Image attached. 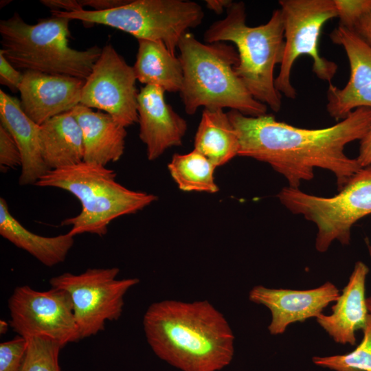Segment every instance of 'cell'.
I'll return each mask as SVG.
<instances>
[{
	"label": "cell",
	"mask_w": 371,
	"mask_h": 371,
	"mask_svg": "<svg viewBox=\"0 0 371 371\" xmlns=\"http://www.w3.org/2000/svg\"><path fill=\"white\" fill-rule=\"evenodd\" d=\"M361 343L352 352L329 357H313L314 364L335 371H371V314L363 330Z\"/></svg>",
	"instance_id": "d4e9b609"
},
{
	"label": "cell",
	"mask_w": 371,
	"mask_h": 371,
	"mask_svg": "<svg viewBox=\"0 0 371 371\" xmlns=\"http://www.w3.org/2000/svg\"><path fill=\"white\" fill-rule=\"evenodd\" d=\"M117 267L88 269L80 274L64 273L52 278V287L69 295L80 339L98 334L107 321L121 316L124 297L138 278L117 279Z\"/></svg>",
	"instance_id": "30bf717a"
},
{
	"label": "cell",
	"mask_w": 371,
	"mask_h": 371,
	"mask_svg": "<svg viewBox=\"0 0 371 371\" xmlns=\"http://www.w3.org/2000/svg\"><path fill=\"white\" fill-rule=\"evenodd\" d=\"M227 115L238 137V156L268 164L291 188L313 179L319 168L334 175L340 190L361 168L344 148L371 128L370 107L357 108L337 124L316 129L295 127L267 114L251 117L230 110Z\"/></svg>",
	"instance_id": "6da1fadb"
},
{
	"label": "cell",
	"mask_w": 371,
	"mask_h": 371,
	"mask_svg": "<svg viewBox=\"0 0 371 371\" xmlns=\"http://www.w3.org/2000/svg\"><path fill=\"white\" fill-rule=\"evenodd\" d=\"M368 267L355 263L347 285L341 291L329 315L320 314L317 322L336 343L355 345V332L365 328L369 315L365 297Z\"/></svg>",
	"instance_id": "2e32d148"
},
{
	"label": "cell",
	"mask_w": 371,
	"mask_h": 371,
	"mask_svg": "<svg viewBox=\"0 0 371 371\" xmlns=\"http://www.w3.org/2000/svg\"><path fill=\"white\" fill-rule=\"evenodd\" d=\"M0 234L47 267L64 262L74 244V236L69 233L47 237L30 232L12 215L6 201L2 197L0 198Z\"/></svg>",
	"instance_id": "ffe728a7"
},
{
	"label": "cell",
	"mask_w": 371,
	"mask_h": 371,
	"mask_svg": "<svg viewBox=\"0 0 371 371\" xmlns=\"http://www.w3.org/2000/svg\"><path fill=\"white\" fill-rule=\"evenodd\" d=\"M356 159L361 168L371 166V128L360 140L359 155Z\"/></svg>",
	"instance_id": "836d02e7"
},
{
	"label": "cell",
	"mask_w": 371,
	"mask_h": 371,
	"mask_svg": "<svg viewBox=\"0 0 371 371\" xmlns=\"http://www.w3.org/2000/svg\"><path fill=\"white\" fill-rule=\"evenodd\" d=\"M359 107L371 108V86L348 94H341L337 87L329 84L327 91L326 110L336 121L343 120Z\"/></svg>",
	"instance_id": "4316f807"
},
{
	"label": "cell",
	"mask_w": 371,
	"mask_h": 371,
	"mask_svg": "<svg viewBox=\"0 0 371 371\" xmlns=\"http://www.w3.org/2000/svg\"><path fill=\"white\" fill-rule=\"evenodd\" d=\"M177 49L183 74L179 93L187 114L201 106L229 108L251 117L267 114V106L251 95L234 71L239 59L233 46L201 43L187 32Z\"/></svg>",
	"instance_id": "3957f363"
},
{
	"label": "cell",
	"mask_w": 371,
	"mask_h": 371,
	"mask_svg": "<svg viewBox=\"0 0 371 371\" xmlns=\"http://www.w3.org/2000/svg\"><path fill=\"white\" fill-rule=\"evenodd\" d=\"M70 21L53 15L29 24L15 12L0 21V52L19 70L85 80L102 48L97 45L85 50L71 48L69 45Z\"/></svg>",
	"instance_id": "8992f818"
},
{
	"label": "cell",
	"mask_w": 371,
	"mask_h": 371,
	"mask_svg": "<svg viewBox=\"0 0 371 371\" xmlns=\"http://www.w3.org/2000/svg\"><path fill=\"white\" fill-rule=\"evenodd\" d=\"M339 25L350 30L371 9V0H334Z\"/></svg>",
	"instance_id": "f1b7e54d"
},
{
	"label": "cell",
	"mask_w": 371,
	"mask_h": 371,
	"mask_svg": "<svg viewBox=\"0 0 371 371\" xmlns=\"http://www.w3.org/2000/svg\"><path fill=\"white\" fill-rule=\"evenodd\" d=\"M0 121L14 139L21 154L20 186L35 185L48 171L42 158L38 125L22 109L18 98L0 90Z\"/></svg>",
	"instance_id": "e0dca14e"
},
{
	"label": "cell",
	"mask_w": 371,
	"mask_h": 371,
	"mask_svg": "<svg viewBox=\"0 0 371 371\" xmlns=\"http://www.w3.org/2000/svg\"><path fill=\"white\" fill-rule=\"evenodd\" d=\"M284 32L280 8L273 12L266 23L250 27L246 23L245 3L233 1L226 10V16L213 23L203 38L207 43L232 42L239 59L234 67L236 75L256 100L278 112L282 94L276 88L273 74L283 59Z\"/></svg>",
	"instance_id": "277c9868"
},
{
	"label": "cell",
	"mask_w": 371,
	"mask_h": 371,
	"mask_svg": "<svg viewBox=\"0 0 371 371\" xmlns=\"http://www.w3.org/2000/svg\"><path fill=\"white\" fill-rule=\"evenodd\" d=\"M133 67L137 80L145 85L179 92L183 79L181 63L160 41L139 39Z\"/></svg>",
	"instance_id": "44dd1931"
},
{
	"label": "cell",
	"mask_w": 371,
	"mask_h": 371,
	"mask_svg": "<svg viewBox=\"0 0 371 371\" xmlns=\"http://www.w3.org/2000/svg\"><path fill=\"white\" fill-rule=\"evenodd\" d=\"M130 0H82L78 1L80 5L90 7L95 11L113 9L127 3Z\"/></svg>",
	"instance_id": "d6a6232c"
},
{
	"label": "cell",
	"mask_w": 371,
	"mask_h": 371,
	"mask_svg": "<svg viewBox=\"0 0 371 371\" xmlns=\"http://www.w3.org/2000/svg\"><path fill=\"white\" fill-rule=\"evenodd\" d=\"M27 339L21 336L0 344V371H21Z\"/></svg>",
	"instance_id": "83f0119b"
},
{
	"label": "cell",
	"mask_w": 371,
	"mask_h": 371,
	"mask_svg": "<svg viewBox=\"0 0 371 371\" xmlns=\"http://www.w3.org/2000/svg\"><path fill=\"white\" fill-rule=\"evenodd\" d=\"M39 142L42 158L49 170L83 161L82 131L70 111L40 125Z\"/></svg>",
	"instance_id": "d6986e66"
},
{
	"label": "cell",
	"mask_w": 371,
	"mask_h": 371,
	"mask_svg": "<svg viewBox=\"0 0 371 371\" xmlns=\"http://www.w3.org/2000/svg\"><path fill=\"white\" fill-rule=\"evenodd\" d=\"M136 80L133 67L106 45L85 80L80 104L109 113L126 128L138 122Z\"/></svg>",
	"instance_id": "7c38bea8"
},
{
	"label": "cell",
	"mask_w": 371,
	"mask_h": 371,
	"mask_svg": "<svg viewBox=\"0 0 371 371\" xmlns=\"http://www.w3.org/2000/svg\"><path fill=\"white\" fill-rule=\"evenodd\" d=\"M239 140L227 113L204 108L194 137V149L216 167L238 155Z\"/></svg>",
	"instance_id": "7402d4cb"
},
{
	"label": "cell",
	"mask_w": 371,
	"mask_h": 371,
	"mask_svg": "<svg viewBox=\"0 0 371 371\" xmlns=\"http://www.w3.org/2000/svg\"><path fill=\"white\" fill-rule=\"evenodd\" d=\"M233 3L231 0H207L205 5L207 9L213 11L217 14H221L223 10H227Z\"/></svg>",
	"instance_id": "d590c367"
},
{
	"label": "cell",
	"mask_w": 371,
	"mask_h": 371,
	"mask_svg": "<svg viewBox=\"0 0 371 371\" xmlns=\"http://www.w3.org/2000/svg\"><path fill=\"white\" fill-rule=\"evenodd\" d=\"M168 167L172 179L183 191H218L214 177L216 166L194 149L186 154L174 155Z\"/></svg>",
	"instance_id": "603a6c76"
},
{
	"label": "cell",
	"mask_w": 371,
	"mask_h": 371,
	"mask_svg": "<svg viewBox=\"0 0 371 371\" xmlns=\"http://www.w3.org/2000/svg\"><path fill=\"white\" fill-rule=\"evenodd\" d=\"M27 339V346L21 371H60L58 356L63 347L47 337Z\"/></svg>",
	"instance_id": "484cf974"
},
{
	"label": "cell",
	"mask_w": 371,
	"mask_h": 371,
	"mask_svg": "<svg viewBox=\"0 0 371 371\" xmlns=\"http://www.w3.org/2000/svg\"><path fill=\"white\" fill-rule=\"evenodd\" d=\"M339 295L337 286L326 282L319 287L308 290L269 289L257 285L249 291V299L270 310L271 322L268 330L271 335H277L282 334L291 324L317 317Z\"/></svg>",
	"instance_id": "4fadbf2b"
},
{
	"label": "cell",
	"mask_w": 371,
	"mask_h": 371,
	"mask_svg": "<svg viewBox=\"0 0 371 371\" xmlns=\"http://www.w3.org/2000/svg\"><path fill=\"white\" fill-rule=\"evenodd\" d=\"M339 191L326 197L286 186L277 195L291 213L302 215L315 225V248L321 253L335 240L348 245L352 225L371 214V166L361 168Z\"/></svg>",
	"instance_id": "ba28073f"
},
{
	"label": "cell",
	"mask_w": 371,
	"mask_h": 371,
	"mask_svg": "<svg viewBox=\"0 0 371 371\" xmlns=\"http://www.w3.org/2000/svg\"><path fill=\"white\" fill-rule=\"evenodd\" d=\"M19 148L10 133L0 124V168L5 172L9 169L21 166Z\"/></svg>",
	"instance_id": "f546056e"
},
{
	"label": "cell",
	"mask_w": 371,
	"mask_h": 371,
	"mask_svg": "<svg viewBox=\"0 0 371 371\" xmlns=\"http://www.w3.org/2000/svg\"><path fill=\"white\" fill-rule=\"evenodd\" d=\"M279 5L285 45L275 86L287 98L295 99L297 92L291 81V70L300 56L312 59L313 72L321 80L331 84L337 73V65L319 54V38L324 24L337 17V12L334 0H280Z\"/></svg>",
	"instance_id": "9c48e42d"
},
{
	"label": "cell",
	"mask_w": 371,
	"mask_h": 371,
	"mask_svg": "<svg viewBox=\"0 0 371 371\" xmlns=\"http://www.w3.org/2000/svg\"><path fill=\"white\" fill-rule=\"evenodd\" d=\"M115 179L113 170L82 161L49 170L35 186L62 189L79 200L80 212L61 223L71 227L69 234L89 233L103 236L111 221L136 213L157 199L155 194L128 189Z\"/></svg>",
	"instance_id": "5b68a950"
},
{
	"label": "cell",
	"mask_w": 371,
	"mask_h": 371,
	"mask_svg": "<svg viewBox=\"0 0 371 371\" xmlns=\"http://www.w3.org/2000/svg\"><path fill=\"white\" fill-rule=\"evenodd\" d=\"M82 134L83 161L106 166L120 160L125 148L126 127L111 115L81 104L71 111Z\"/></svg>",
	"instance_id": "ac0fdd59"
},
{
	"label": "cell",
	"mask_w": 371,
	"mask_h": 371,
	"mask_svg": "<svg viewBox=\"0 0 371 371\" xmlns=\"http://www.w3.org/2000/svg\"><path fill=\"white\" fill-rule=\"evenodd\" d=\"M85 80L37 71L23 72L19 91L25 113L38 125L80 103Z\"/></svg>",
	"instance_id": "5bb4252c"
},
{
	"label": "cell",
	"mask_w": 371,
	"mask_h": 371,
	"mask_svg": "<svg viewBox=\"0 0 371 371\" xmlns=\"http://www.w3.org/2000/svg\"><path fill=\"white\" fill-rule=\"evenodd\" d=\"M368 251H369L370 256L371 258V245H368Z\"/></svg>",
	"instance_id": "f35d334b"
},
{
	"label": "cell",
	"mask_w": 371,
	"mask_h": 371,
	"mask_svg": "<svg viewBox=\"0 0 371 371\" xmlns=\"http://www.w3.org/2000/svg\"><path fill=\"white\" fill-rule=\"evenodd\" d=\"M41 3L52 11L63 10L61 11L71 12L83 8L76 0H42Z\"/></svg>",
	"instance_id": "e575fe53"
},
{
	"label": "cell",
	"mask_w": 371,
	"mask_h": 371,
	"mask_svg": "<svg viewBox=\"0 0 371 371\" xmlns=\"http://www.w3.org/2000/svg\"><path fill=\"white\" fill-rule=\"evenodd\" d=\"M366 304L368 312L370 313V314H371V297L366 298Z\"/></svg>",
	"instance_id": "8d00e7d4"
},
{
	"label": "cell",
	"mask_w": 371,
	"mask_h": 371,
	"mask_svg": "<svg viewBox=\"0 0 371 371\" xmlns=\"http://www.w3.org/2000/svg\"><path fill=\"white\" fill-rule=\"evenodd\" d=\"M146 340L161 359L182 371H218L234 354V335L207 300L153 303L143 319Z\"/></svg>",
	"instance_id": "7a4b0ae2"
},
{
	"label": "cell",
	"mask_w": 371,
	"mask_h": 371,
	"mask_svg": "<svg viewBox=\"0 0 371 371\" xmlns=\"http://www.w3.org/2000/svg\"><path fill=\"white\" fill-rule=\"evenodd\" d=\"M164 93L159 87L145 85L137 95L139 136L150 161L169 148L181 146L187 131L186 120L166 102Z\"/></svg>",
	"instance_id": "9a60e30c"
},
{
	"label": "cell",
	"mask_w": 371,
	"mask_h": 371,
	"mask_svg": "<svg viewBox=\"0 0 371 371\" xmlns=\"http://www.w3.org/2000/svg\"><path fill=\"white\" fill-rule=\"evenodd\" d=\"M52 15L79 20L87 25L109 26L137 40L160 41L175 55L180 38L202 23L204 12L199 3L188 0H130L107 10H56Z\"/></svg>",
	"instance_id": "52a82bcc"
},
{
	"label": "cell",
	"mask_w": 371,
	"mask_h": 371,
	"mask_svg": "<svg viewBox=\"0 0 371 371\" xmlns=\"http://www.w3.org/2000/svg\"><path fill=\"white\" fill-rule=\"evenodd\" d=\"M352 31L371 47V9L359 19Z\"/></svg>",
	"instance_id": "1f68e13d"
},
{
	"label": "cell",
	"mask_w": 371,
	"mask_h": 371,
	"mask_svg": "<svg viewBox=\"0 0 371 371\" xmlns=\"http://www.w3.org/2000/svg\"><path fill=\"white\" fill-rule=\"evenodd\" d=\"M23 73L16 69L0 52V83L12 92L19 91Z\"/></svg>",
	"instance_id": "4dcf8cb0"
},
{
	"label": "cell",
	"mask_w": 371,
	"mask_h": 371,
	"mask_svg": "<svg viewBox=\"0 0 371 371\" xmlns=\"http://www.w3.org/2000/svg\"><path fill=\"white\" fill-rule=\"evenodd\" d=\"M10 325L25 339L47 337L63 347L80 340L69 294L52 287L37 291L27 285L15 288L8 299Z\"/></svg>",
	"instance_id": "8fae6325"
},
{
	"label": "cell",
	"mask_w": 371,
	"mask_h": 371,
	"mask_svg": "<svg viewBox=\"0 0 371 371\" xmlns=\"http://www.w3.org/2000/svg\"><path fill=\"white\" fill-rule=\"evenodd\" d=\"M329 36L333 43L344 48L350 65L349 80L344 87H337V91L348 94L371 86V47L353 31L339 25Z\"/></svg>",
	"instance_id": "cb8c5ba5"
},
{
	"label": "cell",
	"mask_w": 371,
	"mask_h": 371,
	"mask_svg": "<svg viewBox=\"0 0 371 371\" xmlns=\"http://www.w3.org/2000/svg\"><path fill=\"white\" fill-rule=\"evenodd\" d=\"M6 324H7V323H5V322L3 321V322H2V321H1V325L3 326V327L1 326V333H2V332H3V333H4L7 330L8 328H4V326H5Z\"/></svg>",
	"instance_id": "74e56055"
}]
</instances>
